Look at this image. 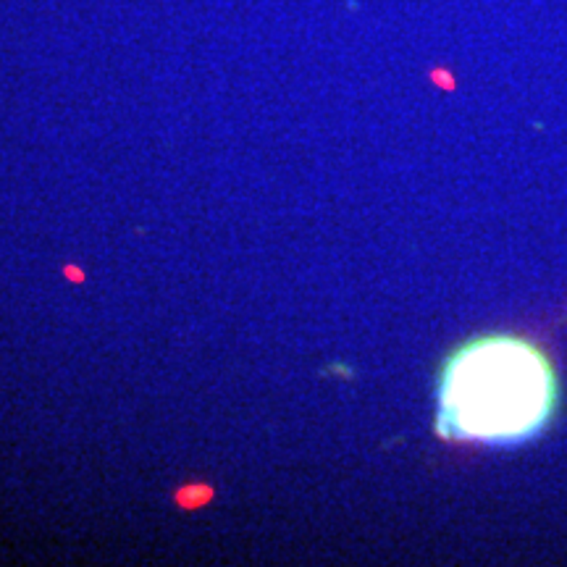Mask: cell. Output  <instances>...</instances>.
I'll return each mask as SVG.
<instances>
[{"mask_svg":"<svg viewBox=\"0 0 567 567\" xmlns=\"http://www.w3.org/2000/svg\"><path fill=\"white\" fill-rule=\"evenodd\" d=\"M559 378L536 341L483 334L444 360L436 389V431L444 439L517 447L539 436L557 413Z\"/></svg>","mask_w":567,"mask_h":567,"instance_id":"obj_1","label":"cell"}]
</instances>
